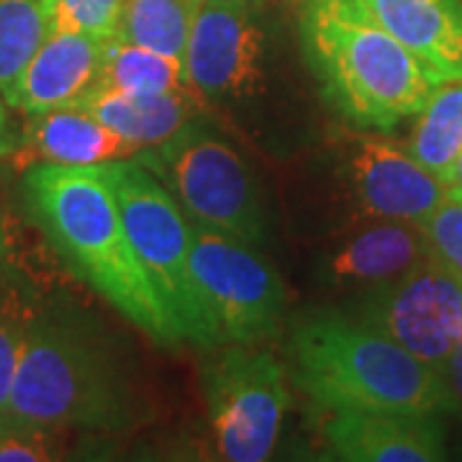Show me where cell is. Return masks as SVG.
<instances>
[{
	"mask_svg": "<svg viewBox=\"0 0 462 462\" xmlns=\"http://www.w3.org/2000/svg\"><path fill=\"white\" fill-rule=\"evenodd\" d=\"M200 0H124L116 39L185 62Z\"/></svg>",
	"mask_w": 462,
	"mask_h": 462,
	"instance_id": "d6986e66",
	"label": "cell"
},
{
	"mask_svg": "<svg viewBox=\"0 0 462 462\" xmlns=\"http://www.w3.org/2000/svg\"><path fill=\"white\" fill-rule=\"evenodd\" d=\"M288 352L298 391L331 416L460 411L442 373L345 311L300 319Z\"/></svg>",
	"mask_w": 462,
	"mask_h": 462,
	"instance_id": "3957f363",
	"label": "cell"
},
{
	"mask_svg": "<svg viewBox=\"0 0 462 462\" xmlns=\"http://www.w3.org/2000/svg\"><path fill=\"white\" fill-rule=\"evenodd\" d=\"M136 154L139 149L100 124L96 116L78 106H67L26 116L16 152L8 160L26 172L36 165L98 167Z\"/></svg>",
	"mask_w": 462,
	"mask_h": 462,
	"instance_id": "9a60e30c",
	"label": "cell"
},
{
	"mask_svg": "<svg viewBox=\"0 0 462 462\" xmlns=\"http://www.w3.org/2000/svg\"><path fill=\"white\" fill-rule=\"evenodd\" d=\"M242 3H249V5H260L263 0H242Z\"/></svg>",
	"mask_w": 462,
	"mask_h": 462,
	"instance_id": "f1b7e54d",
	"label": "cell"
},
{
	"mask_svg": "<svg viewBox=\"0 0 462 462\" xmlns=\"http://www.w3.org/2000/svg\"><path fill=\"white\" fill-rule=\"evenodd\" d=\"M106 42L75 32L47 33L0 98L23 116L75 106L98 83Z\"/></svg>",
	"mask_w": 462,
	"mask_h": 462,
	"instance_id": "7c38bea8",
	"label": "cell"
},
{
	"mask_svg": "<svg viewBox=\"0 0 462 462\" xmlns=\"http://www.w3.org/2000/svg\"><path fill=\"white\" fill-rule=\"evenodd\" d=\"M430 252L424 229L409 221L367 218V224L342 234L316 263L319 281L329 288L365 293L403 275Z\"/></svg>",
	"mask_w": 462,
	"mask_h": 462,
	"instance_id": "4fadbf2b",
	"label": "cell"
},
{
	"mask_svg": "<svg viewBox=\"0 0 462 462\" xmlns=\"http://www.w3.org/2000/svg\"><path fill=\"white\" fill-rule=\"evenodd\" d=\"M134 413L129 378L93 324L72 311L32 316L5 427L121 431Z\"/></svg>",
	"mask_w": 462,
	"mask_h": 462,
	"instance_id": "277c9868",
	"label": "cell"
},
{
	"mask_svg": "<svg viewBox=\"0 0 462 462\" xmlns=\"http://www.w3.org/2000/svg\"><path fill=\"white\" fill-rule=\"evenodd\" d=\"M300 47L324 100L352 129L391 132L445 83L373 16L367 0H309Z\"/></svg>",
	"mask_w": 462,
	"mask_h": 462,
	"instance_id": "7a4b0ae2",
	"label": "cell"
},
{
	"mask_svg": "<svg viewBox=\"0 0 462 462\" xmlns=\"http://www.w3.org/2000/svg\"><path fill=\"white\" fill-rule=\"evenodd\" d=\"M452 185L462 188V152H460V160H457V167H455V180H452Z\"/></svg>",
	"mask_w": 462,
	"mask_h": 462,
	"instance_id": "83f0119b",
	"label": "cell"
},
{
	"mask_svg": "<svg viewBox=\"0 0 462 462\" xmlns=\"http://www.w3.org/2000/svg\"><path fill=\"white\" fill-rule=\"evenodd\" d=\"M57 457L54 430L39 427H3L0 462H44Z\"/></svg>",
	"mask_w": 462,
	"mask_h": 462,
	"instance_id": "d4e9b609",
	"label": "cell"
},
{
	"mask_svg": "<svg viewBox=\"0 0 462 462\" xmlns=\"http://www.w3.org/2000/svg\"><path fill=\"white\" fill-rule=\"evenodd\" d=\"M421 229L431 254L462 278V188H447L442 203L421 224Z\"/></svg>",
	"mask_w": 462,
	"mask_h": 462,
	"instance_id": "cb8c5ba5",
	"label": "cell"
},
{
	"mask_svg": "<svg viewBox=\"0 0 462 462\" xmlns=\"http://www.w3.org/2000/svg\"><path fill=\"white\" fill-rule=\"evenodd\" d=\"M345 314L445 373L462 337V278L427 252L403 275L357 293Z\"/></svg>",
	"mask_w": 462,
	"mask_h": 462,
	"instance_id": "ba28073f",
	"label": "cell"
},
{
	"mask_svg": "<svg viewBox=\"0 0 462 462\" xmlns=\"http://www.w3.org/2000/svg\"><path fill=\"white\" fill-rule=\"evenodd\" d=\"M178 199L193 224L221 231L252 247L267 239V216L257 180L247 162L208 126L188 121L180 132L154 152H139Z\"/></svg>",
	"mask_w": 462,
	"mask_h": 462,
	"instance_id": "8992f818",
	"label": "cell"
},
{
	"mask_svg": "<svg viewBox=\"0 0 462 462\" xmlns=\"http://www.w3.org/2000/svg\"><path fill=\"white\" fill-rule=\"evenodd\" d=\"M111 132L144 152L165 144L196 116V100L190 90L172 93H124L114 88L93 85L75 103Z\"/></svg>",
	"mask_w": 462,
	"mask_h": 462,
	"instance_id": "e0dca14e",
	"label": "cell"
},
{
	"mask_svg": "<svg viewBox=\"0 0 462 462\" xmlns=\"http://www.w3.org/2000/svg\"><path fill=\"white\" fill-rule=\"evenodd\" d=\"M203 367V396L216 449L229 462H263L273 455L288 411L285 367L257 345H221Z\"/></svg>",
	"mask_w": 462,
	"mask_h": 462,
	"instance_id": "52a82bcc",
	"label": "cell"
},
{
	"mask_svg": "<svg viewBox=\"0 0 462 462\" xmlns=\"http://www.w3.org/2000/svg\"><path fill=\"white\" fill-rule=\"evenodd\" d=\"M324 437L346 462H439L447 457L439 416L424 413H334Z\"/></svg>",
	"mask_w": 462,
	"mask_h": 462,
	"instance_id": "5bb4252c",
	"label": "cell"
},
{
	"mask_svg": "<svg viewBox=\"0 0 462 462\" xmlns=\"http://www.w3.org/2000/svg\"><path fill=\"white\" fill-rule=\"evenodd\" d=\"M242 0H200L185 51L190 88L206 98H242L263 90L264 32Z\"/></svg>",
	"mask_w": 462,
	"mask_h": 462,
	"instance_id": "8fae6325",
	"label": "cell"
},
{
	"mask_svg": "<svg viewBox=\"0 0 462 462\" xmlns=\"http://www.w3.org/2000/svg\"><path fill=\"white\" fill-rule=\"evenodd\" d=\"M33 221L67 264L157 345L185 342L180 324L149 281L103 165H36L23 175Z\"/></svg>",
	"mask_w": 462,
	"mask_h": 462,
	"instance_id": "6da1fadb",
	"label": "cell"
},
{
	"mask_svg": "<svg viewBox=\"0 0 462 462\" xmlns=\"http://www.w3.org/2000/svg\"><path fill=\"white\" fill-rule=\"evenodd\" d=\"M47 33L75 32L96 39H114L124 0H42Z\"/></svg>",
	"mask_w": 462,
	"mask_h": 462,
	"instance_id": "7402d4cb",
	"label": "cell"
},
{
	"mask_svg": "<svg viewBox=\"0 0 462 462\" xmlns=\"http://www.w3.org/2000/svg\"><path fill=\"white\" fill-rule=\"evenodd\" d=\"M121 218L149 281L180 324L185 342L200 349L226 345L190 267V224L170 188L136 157L103 165Z\"/></svg>",
	"mask_w": 462,
	"mask_h": 462,
	"instance_id": "5b68a950",
	"label": "cell"
},
{
	"mask_svg": "<svg viewBox=\"0 0 462 462\" xmlns=\"http://www.w3.org/2000/svg\"><path fill=\"white\" fill-rule=\"evenodd\" d=\"M44 36L42 0H0V93L26 67Z\"/></svg>",
	"mask_w": 462,
	"mask_h": 462,
	"instance_id": "44dd1931",
	"label": "cell"
},
{
	"mask_svg": "<svg viewBox=\"0 0 462 462\" xmlns=\"http://www.w3.org/2000/svg\"><path fill=\"white\" fill-rule=\"evenodd\" d=\"M124 93H172L193 90L182 60L147 50L132 42L108 39L103 50L98 83Z\"/></svg>",
	"mask_w": 462,
	"mask_h": 462,
	"instance_id": "ffe728a7",
	"label": "cell"
},
{
	"mask_svg": "<svg viewBox=\"0 0 462 462\" xmlns=\"http://www.w3.org/2000/svg\"><path fill=\"white\" fill-rule=\"evenodd\" d=\"M32 316L33 311L23 306L16 291L0 288V430L8 421L11 391H14L23 337Z\"/></svg>",
	"mask_w": 462,
	"mask_h": 462,
	"instance_id": "603a6c76",
	"label": "cell"
},
{
	"mask_svg": "<svg viewBox=\"0 0 462 462\" xmlns=\"http://www.w3.org/2000/svg\"><path fill=\"white\" fill-rule=\"evenodd\" d=\"M409 149L431 175L452 185L462 152V78L437 85L419 111Z\"/></svg>",
	"mask_w": 462,
	"mask_h": 462,
	"instance_id": "ac0fdd59",
	"label": "cell"
},
{
	"mask_svg": "<svg viewBox=\"0 0 462 462\" xmlns=\"http://www.w3.org/2000/svg\"><path fill=\"white\" fill-rule=\"evenodd\" d=\"M190 267L226 345H263L281 331L288 293L252 245L193 224Z\"/></svg>",
	"mask_w": 462,
	"mask_h": 462,
	"instance_id": "9c48e42d",
	"label": "cell"
},
{
	"mask_svg": "<svg viewBox=\"0 0 462 462\" xmlns=\"http://www.w3.org/2000/svg\"><path fill=\"white\" fill-rule=\"evenodd\" d=\"M367 5L442 80L462 78V0H367Z\"/></svg>",
	"mask_w": 462,
	"mask_h": 462,
	"instance_id": "2e32d148",
	"label": "cell"
},
{
	"mask_svg": "<svg viewBox=\"0 0 462 462\" xmlns=\"http://www.w3.org/2000/svg\"><path fill=\"white\" fill-rule=\"evenodd\" d=\"M11 111L14 108L0 98V160H8L16 152L18 139H21V129L16 126Z\"/></svg>",
	"mask_w": 462,
	"mask_h": 462,
	"instance_id": "484cf974",
	"label": "cell"
},
{
	"mask_svg": "<svg viewBox=\"0 0 462 462\" xmlns=\"http://www.w3.org/2000/svg\"><path fill=\"white\" fill-rule=\"evenodd\" d=\"M442 375H445L447 385H449V391H452V396H455V401H457V406H460L462 411V337L460 342L455 345V349H452V355L447 360Z\"/></svg>",
	"mask_w": 462,
	"mask_h": 462,
	"instance_id": "4316f807",
	"label": "cell"
},
{
	"mask_svg": "<svg viewBox=\"0 0 462 462\" xmlns=\"http://www.w3.org/2000/svg\"><path fill=\"white\" fill-rule=\"evenodd\" d=\"M337 178L363 218H391L421 226L447 188L383 132H349L337 139Z\"/></svg>",
	"mask_w": 462,
	"mask_h": 462,
	"instance_id": "30bf717a",
	"label": "cell"
}]
</instances>
